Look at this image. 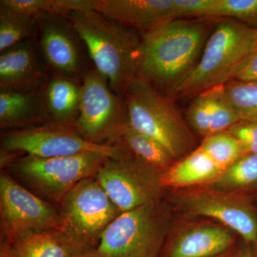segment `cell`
I'll return each instance as SVG.
<instances>
[{"label": "cell", "mask_w": 257, "mask_h": 257, "mask_svg": "<svg viewBox=\"0 0 257 257\" xmlns=\"http://www.w3.org/2000/svg\"><path fill=\"white\" fill-rule=\"evenodd\" d=\"M209 28L206 22L174 20L145 32L138 49V77L168 95L197 64Z\"/></svg>", "instance_id": "1"}, {"label": "cell", "mask_w": 257, "mask_h": 257, "mask_svg": "<svg viewBox=\"0 0 257 257\" xmlns=\"http://www.w3.org/2000/svg\"><path fill=\"white\" fill-rule=\"evenodd\" d=\"M89 6L64 16L87 48L95 69L116 94L138 77V39L127 29Z\"/></svg>", "instance_id": "2"}, {"label": "cell", "mask_w": 257, "mask_h": 257, "mask_svg": "<svg viewBox=\"0 0 257 257\" xmlns=\"http://www.w3.org/2000/svg\"><path fill=\"white\" fill-rule=\"evenodd\" d=\"M257 48V28L236 21L219 23L197 64L167 97H186L229 82L235 71Z\"/></svg>", "instance_id": "3"}, {"label": "cell", "mask_w": 257, "mask_h": 257, "mask_svg": "<svg viewBox=\"0 0 257 257\" xmlns=\"http://www.w3.org/2000/svg\"><path fill=\"white\" fill-rule=\"evenodd\" d=\"M124 93L126 123L160 144L176 162L197 148L194 133L170 98L138 77Z\"/></svg>", "instance_id": "4"}, {"label": "cell", "mask_w": 257, "mask_h": 257, "mask_svg": "<svg viewBox=\"0 0 257 257\" xmlns=\"http://www.w3.org/2000/svg\"><path fill=\"white\" fill-rule=\"evenodd\" d=\"M175 221L163 199L124 211L103 232L95 250L103 257H161Z\"/></svg>", "instance_id": "5"}, {"label": "cell", "mask_w": 257, "mask_h": 257, "mask_svg": "<svg viewBox=\"0 0 257 257\" xmlns=\"http://www.w3.org/2000/svg\"><path fill=\"white\" fill-rule=\"evenodd\" d=\"M167 191V203L179 218L216 221L232 230L246 243L252 244L256 241L257 208L252 197L203 186Z\"/></svg>", "instance_id": "6"}, {"label": "cell", "mask_w": 257, "mask_h": 257, "mask_svg": "<svg viewBox=\"0 0 257 257\" xmlns=\"http://www.w3.org/2000/svg\"><path fill=\"white\" fill-rule=\"evenodd\" d=\"M60 203L62 231L87 250L95 249L103 232L121 213L92 177L74 186Z\"/></svg>", "instance_id": "7"}, {"label": "cell", "mask_w": 257, "mask_h": 257, "mask_svg": "<svg viewBox=\"0 0 257 257\" xmlns=\"http://www.w3.org/2000/svg\"><path fill=\"white\" fill-rule=\"evenodd\" d=\"M96 179L121 213L162 200L166 189L162 174L128 152L106 158Z\"/></svg>", "instance_id": "8"}, {"label": "cell", "mask_w": 257, "mask_h": 257, "mask_svg": "<svg viewBox=\"0 0 257 257\" xmlns=\"http://www.w3.org/2000/svg\"><path fill=\"white\" fill-rule=\"evenodd\" d=\"M5 152H24L29 156L52 158L82 153L100 154L108 158H119L128 153L122 145L89 143L71 125L56 124L14 130L2 141Z\"/></svg>", "instance_id": "9"}, {"label": "cell", "mask_w": 257, "mask_h": 257, "mask_svg": "<svg viewBox=\"0 0 257 257\" xmlns=\"http://www.w3.org/2000/svg\"><path fill=\"white\" fill-rule=\"evenodd\" d=\"M106 158L92 152L52 158L26 155L15 162L13 169L34 189L61 202L74 186L96 175Z\"/></svg>", "instance_id": "10"}, {"label": "cell", "mask_w": 257, "mask_h": 257, "mask_svg": "<svg viewBox=\"0 0 257 257\" xmlns=\"http://www.w3.org/2000/svg\"><path fill=\"white\" fill-rule=\"evenodd\" d=\"M116 93L95 69L84 74L74 126L84 140L97 145L117 140L125 113Z\"/></svg>", "instance_id": "11"}, {"label": "cell", "mask_w": 257, "mask_h": 257, "mask_svg": "<svg viewBox=\"0 0 257 257\" xmlns=\"http://www.w3.org/2000/svg\"><path fill=\"white\" fill-rule=\"evenodd\" d=\"M0 211L9 243L25 235L63 227L60 211L5 172L0 176Z\"/></svg>", "instance_id": "12"}, {"label": "cell", "mask_w": 257, "mask_h": 257, "mask_svg": "<svg viewBox=\"0 0 257 257\" xmlns=\"http://www.w3.org/2000/svg\"><path fill=\"white\" fill-rule=\"evenodd\" d=\"M175 221L161 257H215L236 247L239 236L219 223L205 219Z\"/></svg>", "instance_id": "13"}, {"label": "cell", "mask_w": 257, "mask_h": 257, "mask_svg": "<svg viewBox=\"0 0 257 257\" xmlns=\"http://www.w3.org/2000/svg\"><path fill=\"white\" fill-rule=\"evenodd\" d=\"M40 19V48L47 64L57 74L71 78L82 73V41L69 20L64 15L55 14Z\"/></svg>", "instance_id": "14"}, {"label": "cell", "mask_w": 257, "mask_h": 257, "mask_svg": "<svg viewBox=\"0 0 257 257\" xmlns=\"http://www.w3.org/2000/svg\"><path fill=\"white\" fill-rule=\"evenodd\" d=\"M91 8L123 26L145 32L177 20L175 0H91Z\"/></svg>", "instance_id": "15"}, {"label": "cell", "mask_w": 257, "mask_h": 257, "mask_svg": "<svg viewBox=\"0 0 257 257\" xmlns=\"http://www.w3.org/2000/svg\"><path fill=\"white\" fill-rule=\"evenodd\" d=\"M185 119L193 133L203 139L227 131L241 120L226 96L224 84L194 96L186 111Z\"/></svg>", "instance_id": "16"}, {"label": "cell", "mask_w": 257, "mask_h": 257, "mask_svg": "<svg viewBox=\"0 0 257 257\" xmlns=\"http://www.w3.org/2000/svg\"><path fill=\"white\" fill-rule=\"evenodd\" d=\"M45 81L46 73L37 59L30 40L1 52V89L33 90L40 89Z\"/></svg>", "instance_id": "17"}, {"label": "cell", "mask_w": 257, "mask_h": 257, "mask_svg": "<svg viewBox=\"0 0 257 257\" xmlns=\"http://www.w3.org/2000/svg\"><path fill=\"white\" fill-rule=\"evenodd\" d=\"M223 172L207 154L197 147L162 174V182L166 190L201 187L211 183Z\"/></svg>", "instance_id": "18"}, {"label": "cell", "mask_w": 257, "mask_h": 257, "mask_svg": "<svg viewBox=\"0 0 257 257\" xmlns=\"http://www.w3.org/2000/svg\"><path fill=\"white\" fill-rule=\"evenodd\" d=\"M9 244L14 257H79L90 251L76 244L58 229L25 235Z\"/></svg>", "instance_id": "19"}, {"label": "cell", "mask_w": 257, "mask_h": 257, "mask_svg": "<svg viewBox=\"0 0 257 257\" xmlns=\"http://www.w3.org/2000/svg\"><path fill=\"white\" fill-rule=\"evenodd\" d=\"M82 84L73 79L57 74L45 88L43 99L45 114L56 124H74L78 114Z\"/></svg>", "instance_id": "20"}, {"label": "cell", "mask_w": 257, "mask_h": 257, "mask_svg": "<svg viewBox=\"0 0 257 257\" xmlns=\"http://www.w3.org/2000/svg\"><path fill=\"white\" fill-rule=\"evenodd\" d=\"M45 114L39 89H0V125L2 127L20 125Z\"/></svg>", "instance_id": "21"}, {"label": "cell", "mask_w": 257, "mask_h": 257, "mask_svg": "<svg viewBox=\"0 0 257 257\" xmlns=\"http://www.w3.org/2000/svg\"><path fill=\"white\" fill-rule=\"evenodd\" d=\"M203 187L252 197L257 193V155L244 154L217 178Z\"/></svg>", "instance_id": "22"}, {"label": "cell", "mask_w": 257, "mask_h": 257, "mask_svg": "<svg viewBox=\"0 0 257 257\" xmlns=\"http://www.w3.org/2000/svg\"><path fill=\"white\" fill-rule=\"evenodd\" d=\"M117 140L134 157L162 175L176 162L160 144L134 130L126 120L120 130Z\"/></svg>", "instance_id": "23"}, {"label": "cell", "mask_w": 257, "mask_h": 257, "mask_svg": "<svg viewBox=\"0 0 257 257\" xmlns=\"http://www.w3.org/2000/svg\"><path fill=\"white\" fill-rule=\"evenodd\" d=\"M40 18L0 7V51L9 50L31 36Z\"/></svg>", "instance_id": "24"}, {"label": "cell", "mask_w": 257, "mask_h": 257, "mask_svg": "<svg viewBox=\"0 0 257 257\" xmlns=\"http://www.w3.org/2000/svg\"><path fill=\"white\" fill-rule=\"evenodd\" d=\"M90 0H1L0 7L41 18L45 15H64L87 8Z\"/></svg>", "instance_id": "25"}, {"label": "cell", "mask_w": 257, "mask_h": 257, "mask_svg": "<svg viewBox=\"0 0 257 257\" xmlns=\"http://www.w3.org/2000/svg\"><path fill=\"white\" fill-rule=\"evenodd\" d=\"M199 147L224 171L246 154L239 142L226 131L203 139Z\"/></svg>", "instance_id": "26"}, {"label": "cell", "mask_w": 257, "mask_h": 257, "mask_svg": "<svg viewBox=\"0 0 257 257\" xmlns=\"http://www.w3.org/2000/svg\"><path fill=\"white\" fill-rule=\"evenodd\" d=\"M224 86L228 99L241 119H257V82L231 80Z\"/></svg>", "instance_id": "27"}, {"label": "cell", "mask_w": 257, "mask_h": 257, "mask_svg": "<svg viewBox=\"0 0 257 257\" xmlns=\"http://www.w3.org/2000/svg\"><path fill=\"white\" fill-rule=\"evenodd\" d=\"M216 18L257 25V0H213L204 19Z\"/></svg>", "instance_id": "28"}, {"label": "cell", "mask_w": 257, "mask_h": 257, "mask_svg": "<svg viewBox=\"0 0 257 257\" xmlns=\"http://www.w3.org/2000/svg\"><path fill=\"white\" fill-rule=\"evenodd\" d=\"M226 132L239 142L246 154L257 155V119L240 120Z\"/></svg>", "instance_id": "29"}, {"label": "cell", "mask_w": 257, "mask_h": 257, "mask_svg": "<svg viewBox=\"0 0 257 257\" xmlns=\"http://www.w3.org/2000/svg\"><path fill=\"white\" fill-rule=\"evenodd\" d=\"M212 0H175L176 18H204Z\"/></svg>", "instance_id": "30"}, {"label": "cell", "mask_w": 257, "mask_h": 257, "mask_svg": "<svg viewBox=\"0 0 257 257\" xmlns=\"http://www.w3.org/2000/svg\"><path fill=\"white\" fill-rule=\"evenodd\" d=\"M231 80L257 82V48L240 64Z\"/></svg>", "instance_id": "31"}, {"label": "cell", "mask_w": 257, "mask_h": 257, "mask_svg": "<svg viewBox=\"0 0 257 257\" xmlns=\"http://www.w3.org/2000/svg\"><path fill=\"white\" fill-rule=\"evenodd\" d=\"M234 257H255L251 244L241 239L239 246H236Z\"/></svg>", "instance_id": "32"}, {"label": "cell", "mask_w": 257, "mask_h": 257, "mask_svg": "<svg viewBox=\"0 0 257 257\" xmlns=\"http://www.w3.org/2000/svg\"><path fill=\"white\" fill-rule=\"evenodd\" d=\"M0 257H14L10 249L9 243H2Z\"/></svg>", "instance_id": "33"}, {"label": "cell", "mask_w": 257, "mask_h": 257, "mask_svg": "<svg viewBox=\"0 0 257 257\" xmlns=\"http://www.w3.org/2000/svg\"><path fill=\"white\" fill-rule=\"evenodd\" d=\"M79 257H103L101 256L100 254H99L95 249L90 250V251H88L87 252L83 253L82 255H81Z\"/></svg>", "instance_id": "34"}, {"label": "cell", "mask_w": 257, "mask_h": 257, "mask_svg": "<svg viewBox=\"0 0 257 257\" xmlns=\"http://www.w3.org/2000/svg\"><path fill=\"white\" fill-rule=\"evenodd\" d=\"M236 247L233 248V249L230 250L229 251H227V252L222 253V254L219 255V256L215 257H234L235 251H236Z\"/></svg>", "instance_id": "35"}, {"label": "cell", "mask_w": 257, "mask_h": 257, "mask_svg": "<svg viewBox=\"0 0 257 257\" xmlns=\"http://www.w3.org/2000/svg\"><path fill=\"white\" fill-rule=\"evenodd\" d=\"M251 248H252L253 252L254 253L255 257H257V240L254 243L251 244Z\"/></svg>", "instance_id": "36"}, {"label": "cell", "mask_w": 257, "mask_h": 257, "mask_svg": "<svg viewBox=\"0 0 257 257\" xmlns=\"http://www.w3.org/2000/svg\"><path fill=\"white\" fill-rule=\"evenodd\" d=\"M253 202L257 208V193L252 196Z\"/></svg>", "instance_id": "37"}]
</instances>
